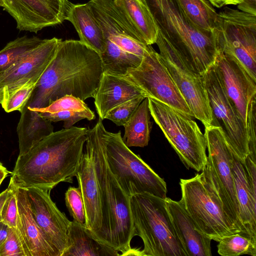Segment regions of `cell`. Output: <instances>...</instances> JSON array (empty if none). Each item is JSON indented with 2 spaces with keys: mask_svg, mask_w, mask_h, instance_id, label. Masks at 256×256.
<instances>
[{
  "mask_svg": "<svg viewBox=\"0 0 256 256\" xmlns=\"http://www.w3.org/2000/svg\"><path fill=\"white\" fill-rule=\"evenodd\" d=\"M103 72L98 53L80 40H62L26 104L40 109L66 95L94 98Z\"/></svg>",
  "mask_w": 256,
  "mask_h": 256,
  "instance_id": "1",
  "label": "cell"
},
{
  "mask_svg": "<svg viewBox=\"0 0 256 256\" xmlns=\"http://www.w3.org/2000/svg\"><path fill=\"white\" fill-rule=\"evenodd\" d=\"M87 134L88 128L74 126L54 132L18 156L10 180L17 187L50 191L62 182L72 183Z\"/></svg>",
  "mask_w": 256,
  "mask_h": 256,
  "instance_id": "2",
  "label": "cell"
},
{
  "mask_svg": "<svg viewBox=\"0 0 256 256\" xmlns=\"http://www.w3.org/2000/svg\"><path fill=\"white\" fill-rule=\"evenodd\" d=\"M158 30L177 51L187 66L202 76L218 52L213 33L202 30L188 18L177 0H142Z\"/></svg>",
  "mask_w": 256,
  "mask_h": 256,
  "instance_id": "3",
  "label": "cell"
},
{
  "mask_svg": "<svg viewBox=\"0 0 256 256\" xmlns=\"http://www.w3.org/2000/svg\"><path fill=\"white\" fill-rule=\"evenodd\" d=\"M98 120L94 129L96 169L101 198L102 243L120 252L134 255L130 242L136 236L130 206V197L122 190L108 164L101 139Z\"/></svg>",
  "mask_w": 256,
  "mask_h": 256,
  "instance_id": "4",
  "label": "cell"
},
{
  "mask_svg": "<svg viewBox=\"0 0 256 256\" xmlns=\"http://www.w3.org/2000/svg\"><path fill=\"white\" fill-rule=\"evenodd\" d=\"M136 235L144 244L141 256H187L173 226L165 199L148 193L130 196Z\"/></svg>",
  "mask_w": 256,
  "mask_h": 256,
  "instance_id": "5",
  "label": "cell"
},
{
  "mask_svg": "<svg viewBox=\"0 0 256 256\" xmlns=\"http://www.w3.org/2000/svg\"><path fill=\"white\" fill-rule=\"evenodd\" d=\"M102 121L100 118V130L106 161L124 192L130 197L148 193L166 199L167 188L164 180L125 144L120 131L108 132Z\"/></svg>",
  "mask_w": 256,
  "mask_h": 256,
  "instance_id": "6",
  "label": "cell"
},
{
  "mask_svg": "<svg viewBox=\"0 0 256 256\" xmlns=\"http://www.w3.org/2000/svg\"><path fill=\"white\" fill-rule=\"evenodd\" d=\"M148 100L150 116L182 164L188 169L202 171L207 162L206 142L193 117L156 100Z\"/></svg>",
  "mask_w": 256,
  "mask_h": 256,
  "instance_id": "7",
  "label": "cell"
},
{
  "mask_svg": "<svg viewBox=\"0 0 256 256\" xmlns=\"http://www.w3.org/2000/svg\"><path fill=\"white\" fill-rule=\"evenodd\" d=\"M180 185V202L200 232L217 242L224 236L240 234L226 214L202 172L190 178H181Z\"/></svg>",
  "mask_w": 256,
  "mask_h": 256,
  "instance_id": "8",
  "label": "cell"
},
{
  "mask_svg": "<svg viewBox=\"0 0 256 256\" xmlns=\"http://www.w3.org/2000/svg\"><path fill=\"white\" fill-rule=\"evenodd\" d=\"M204 134L208 154L202 172L222 204L226 214L242 234L232 168L234 151L220 127L206 126Z\"/></svg>",
  "mask_w": 256,
  "mask_h": 256,
  "instance_id": "9",
  "label": "cell"
},
{
  "mask_svg": "<svg viewBox=\"0 0 256 256\" xmlns=\"http://www.w3.org/2000/svg\"><path fill=\"white\" fill-rule=\"evenodd\" d=\"M213 34L218 50L236 60L256 81V15L224 6Z\"/></svg>",
  "mask_w": 256,
  "mask_h": 256,
  "instance_id": "10",
  "label": "cell"
},
{
  "mask_svg": "<svg viewBox=\"0 0 256 256\" xmlns=\"http://www.w3.org/2000/svg\"><path fill=\"white\" fill-rule=\"evenodd\" d=\"M164 65L184 99L194 118L206 126L212 117L202 76L194 74L177 51L158 30L156 43Z\"/></svg>",
  "mask_w": 256,
  "mask_h": 256,
  "instance_id": "11",
  "label": "cell"
},
{
  "mask_svg": "<svg viewBox=\"0 0 256 256\" xmlns=\"http://www.w3.org/2000/svg\"><path fill=\"white\" fill-rule=\"evenodd\" d=\"M202 77L212 114L211 125L222 129L234 153L242 162L248 154L246 125L226 95L213 66Z\"/></svg>",
  "mask_w": 256,
  "mask_h": 256,
  "instance_id": "12",
  "label": "cell"
},
{
  "mask_svg": "<svg viewBox=\"0 0 256 256\" xmlns=\"http://www.w3.org/2000/svg\"><path fill=\"white\" fill-rule=\"evenodd\" d=\"M126 76L146 96L193 117L188 106L154 48L140 64L128 68ZM194 118V117H193Z\"/></svg>",
  "mask_w": 256,
  "mask_h": 256,
  "instance_id": "13",
  "label": "cell"
},
{
  "mask_svg": "<svg viewBox=\"0 0 256 256\" xmlns=\"http://www.w3.org/2000/svg\"><path fill=\"white\" fill-rule=\"evenodd\" d=\"M85 144V150L76 177L84 206L86 229L90 236L102 243L101 198L96 169L94 127L88 129L87 140Z\"/></svg>",
  "mask_w": 256,
  "mask_h": 256,
  "instance_id": "14",
  "label": "cell"
},
{
  "mask_svg": "<svg viewBox=\"0 0 256 256\" xmlns=\"http://www.w3.org/2000/svg\"><path fill=\"white\" fill-rule=\"evenodd\" d=\"M88 3L104 37L121 49L144 58L153 48L142 41L113 0H90Z\"/></svg>",
  "mask_w": 256,
  "mask_h": 256,
  "instance_id": "15",
  "label": "cell"
},
{
  "mask_svg": "<svg viewBox=\"0 0 256 256\" xmlns=\"http://www.w3.org/2000/svg\"><path fill=\"white\" fill-rule=\"evenodd\" d=\"M3 8L14 18L20 30L37 33L66 20L68 0H2Z\"/></svg>",
  "mask_w": 256,
  "mask_h": 256,
  "instance_id": "16",
  "label": "cell"
},
{
  "mask_svg": "<svg viewBox=\"0 0 256 256\" xmlns=\"http://www.w3.org/2000/svg\"><path fill=\"white\" fill-rule=\"evenodd\" d=\"M24 189L36 224L59 256H62L69 246L68 231L72 221L52 200L50 190L37 188Z\"/></svg>",
  "mask_w": 256,
  "mask_h": 256,
  "instance_id": "17",
  "label": "cell"
},
{
  "mask_svg": "<svg viewBox=\"0 0 256 256\" xmlns=\"http://www.w3.org/2000/svg\"><path fill=\"white\" fill-rule=\"evenodd\" d=\"M62 39H44L0 76V104L28 82L38 80Z\"/></svg>",
  "mask_w": 256,
  "mask_h": 256,
  "instance_id": "18",
  "label": "cell"
},
{
  "mask_svg": "<svg viewBox=\"0 0 256 256\" xmlns=\"http://www.w3.org/2000/svg\"><path fill=\"white\" fill-rule=\"evenodd\" d=\"M213 66L228 98L246 125L250 104L256 97V81L236 60L220 51Z\"/></svg>",
  "mask_w": 256,
  "mask_h": 256,
  "instance_id": "19",
  "label": "cell"
},
{
  "mask_svg": "<svg viewBox=\"0 0 256 256\" xmlns=\"http://www.w3.org/2000/svg\"><path fill=\"white\" fill-rule=\"evenodd\" d=\"M16 194L18 214L15 231L24 256H59L34 219L26 190L16 186Z\"/></svg>",
  "mask_w": 256,
  "mask_h": 256,
  "instance_id": "20",
  "label": "cell"
},
{
  "mask_svg": "<svg viewBox=\"0 0 256 256\" xmlns=\"http://www.w3.org/2000/svg\"><path fill=\"white\" fill-rule=\"evenodd\" d=\"M138 97L146 98L126 75L103 72L94 98L96 112L99 118L104 120L114 108Z\"/></svg>",
  "mask_w": 256,
  "mask_h": 256,
  "instance_id": "21",
  "label": "cell"
},
{
  "mask_svg": "<svg viewBox=\"0 0 256 256\" xmlns=\"http://www.w3.org/2000/svg\"><path fill=\"white\" fill-rule=\"evenodd\" d=\"M166 208L187 256H212V240L200 232L180 200L166 197Z\"/></svg>",
  "mask_w": 256,
  "mask_h": 256,
  "instance_id": "22",
  "label": "cell"
},
{
  "mask_svg": "<svg viewBox=\"0 0 256 256\" xmlns=\"http://www.w3.org/2000/svg\"><path fill=\"white\" fill-rule=\"evenodd\" d=\"M232 168L238 204L242 234L250 238L256 244V193L252 188L242 162L234 152Z\"/></svg>",
  "mask_w": 256,
  "mask_h": 256,
  "instance_id": "23",
  "label": "cell"
},
{
  "mask_svg": "<svg viewBox=\"0 0 256 256\" xmlns=\"http://www.w3.org/2000/svg\"><path fill=\"white\" fill-rule=\"evenodd\" d=\"M66 20L74 26L80 42L99 54L104 52L106 42L104 32L88 2L76 4H71Z\"/></svg>",
  "mask_w": 256,
  "mask_h": 256,
  "instance_id": "24",
  "label": "cell"
},
{
  "mask_svg": "<svg viewBox=\"0 0 256 256\" xmlns=\"http://www.w3.org/2000/svg\"><path fill=\"white\" fill-rule=\"evenodd\" d=\"M32 110L51 122L63 121L66 129L72 128L82 120H92L96 118L94 112L84 101L72 95H66L46 108Z\"/></svg>",
  "mask_w": 256,
  "mask_h": 256,
  "instance_id": "25",
  "label": "cell"
},
{
  "mask_svg": "<svg viewBox=\"0 0 256 256\" xmlns=\"http://www.w3.org/2000/svg\"><path fill=\"white\" fill-rule=\"evenodd\" d=\"M16 132L19 143L18 156L25 154L36 144L54 132L52 122L26 104L20 111Z\"/></svg>",
  "mask_w": 256,
  "mask_h": 256,
  "instance_id": "26",
  "label": "cell"
},
{
  "mask_svg": "<svg viewBox=\"0 0 256 256\" xmlns=\"http://www.w3.org/2000/svg\"><path fill=\"white\" fill-rule=\"evenodd\" d=\"M142 41L152 45L156 43L158 28L142 0H113Z\"/></svg>",
  "mask_w": 256,
  "mask_h": 256,
  "instance_id": "27",
  "label": "cell"
},
{
  "mask_svg": "<svg viewBox=\"0 0 256 256\" xmlns=\"http://www.w3.org/2000/svg\"><path fill=\"white\" fill-rule=\"evenodd\" d=\"M68 249L62 256H118L116 250L97 241L87 232L85 226L72 221L68 231Z\"/></svg>",
  "mask_w": 256,
  "mask_h": 256,
  "instance_id": "28",
  "label": "cell"
},
{
  "mask_svg": "<svg viewBox=\"0 0 256 256\" xmlns=\"http://www.w3.org/2000/svg\"><path fill=\"white\" fill-rule=\"evenodd\" d=\"M150 116L148 100L146 98L124 126L122 140L128 147L144 148L148 146L152 128Z\"/></svg>",
  "mask_w": 256,
  "mask_h": 256,
  "instance_id": "29",
  "label": "cell"
},
{
  "mask_svg": "<svg viewBox=\"0 0 256 256\" xmlns=\"http://www.w3.org/2000/svg\"><path fill=\"white\" fill-rule=\"evenodd\" d=\"M106 48L100 55L103 71L125 76L128 68L138 66L143 58L128 52L106 38Z\"/></svg>",
  "mask_w": 256,
  "mask_h": 256,
  "instance_id": "30",
  "label": "cell"
},
{
  "mask_svg": "<svg viewBox=\"0 0 256 256\" xmlns=\"http://www.w3.org/2000/svg\"><path fill=\"white\" fill-rule=\"evenodd\" d=\"M190 21L200 30L213 33L218 12L208 0H177Z\"/></svg>",
  "mask_w": 256,
  "mask_h": 256,
  "instance_id": "31",
  "label": "cell"
},
{
  "mask_svg": "<svg viewBox=\"0 0 256 256\" xmlns=\"http://www.w3.org/2000/svg\"><path fill=\"white\" fill-rule=\"evenodd\" d=\"M42 40L35 36H24L8 43L0 50V76Z\"/></svg>",
  "mask_w": 256,
  "mask_h": 256,
  "instance_id": "32",
  "label": "cell"
},
{
  "mask_svg": "<svg viewBox=\"0 0 256 256\" xmlns=\"http://www.w3.org/2000/svg\"><path fill=\"white\" fill-rule=\"evenodd\" d=\"M218 242V252L220 256L248 254L256 256V244L250 238L240 233L224 236Z\"/></svg>",
  "mask_w": 256,
  "mask_h": 256,
  "instance_id": "33",
  "label": "cell"
},
{
  "mask_svg": "<svg viewBox=\"0 0 256 256\" xmlns=\"http://www.w3.org/2000/svg\"><path fill=\"white\" fill-rule=\"evenodd\" d=\"M65 202L73 221L85 226L86 213L80 188L70 186L65 192Z\"/></svg>",
  "mask_w": 256,
  "mask_h": 256,
  "instance_id": "34",
  "label": "cell"
},
{
  "mask_svg": "<svg viewBox=\"0 0 256 256\" xmlns=\"http://www.w3.org/2000/svg\"><path fill=\"white\" fill-rule=\"evenodd\" d=\"M38 80L28 82L20 88L12 92L1 104L6 112L20 111L26 104Z\"/></svg>",
  "mask_w": 256,
  "mask_h": 256,
  "instance_id": "35",
  "label": "cell"
},
{
  "mask_svg": "<svg viewBox=\"0 0 256 256\" xmlns=\"http://www.w3.org/2000/svg\"><path fill=\"white\" fill-rule=\"evenodd\" d=\"M145 98H136L118 106L108 113L104 119L112 121L118 126H124Z\"/></svg>",
  "mask_w": 256,
  "mask_h": 256,
  "instance_id": "36",
  "label": "cell"
},
{
  "mask_svg": "<svg viewBox=\"0 0 256 256\" xmlns=\"http://www.w3.org/2000/svg\"><path fill=\"white\" fill-rule=\"evenodd\" d=\"M8 187L9 192L0 212L2 221L9 228L16 230L18 214L16 186L10 180Z\"/></svg>",
  "mask_w": 256,
  "mask_h": 256,
  "instance_id": "37",
  "label": "cell"
},
{
  "mask_svg": "<svg viewBox=\"0 0 256 256\" xmlns=\"http://www.w3.org/2000/svg\"><path fill=\"white\" fill-rule=\"evenodd\" d=\"M256 97L253 98L248 112L246 130L248 154H256Z\"/></svg>",
  "mask_w": 256,
  "mask_h": 256,
  "instance_id": "38",
  "label": "cell"
},
{
  "mask_svg": "<svg viewBox=\"0 0 256 256\" xmlns=\"http://www.w3.org/2000/svg\"><path fill=\"white\" fill-rule=\"evenodd\" d=\"M0 256H24L16 231L10 228L6 240L0 246Z\"/></svg>",
  "mask_w": 256,
  "mask_h": 256,
  "instance_id": "39",
  "label": "cell"
},
{
  "mask_svg": "<svg viewBox=\"0 0 256 256\" xmlns=\"http://www.w3.org/2000/svg\"><path fill=\"white\" fill-rule=\"evenodd\" d=\"M240 10L256 15V0H244L238 5Z\"/></svg>",
  "mask_w": 256,
  "mask_h": 256,
  "instance_id": "40",
  "label": "cell"
},
{
  "mask_svg": "<svg viewBox=\"0 0 256 256\" xmlns=\"http://www.w3.org/2000/svg\"><path fill=\"white\" fill-rule=\"evenodd\" d=\"M244 0H208L210 4L217 8H221L228 5H238Z\"/></svg>",
  "mask_w": 256,
  "mask_h": 256,
  "instance_id": "41",
  "label": "cell"
},
{
  "mask_svg": "<svg viewBox=\"0 0 256 256\" xmlns=\"http://www.w3.org/2000/svg\"><path fill=\"white\" fill-rule=\"evenodd\" d=\"M9 228L7 224L2 221L0 216V246L6 240L8 233Z\"/></svg>",
  "mask_w": 256,
  "mask_h": 256,
  "instance_id": "42",
  "label": "cell"
},
{
  "mask_svg": "<svg viewBox=\"0 0 256 256\" xmlns=\"http://www.w3.org/2000/svg\"><path fill=\"white\" fill-rule=\"evenodd\" d=\"M9 188L5 190L2 192L0 194V214L2 210V208L3 205L8 197V192H9Z\"/></svg>",
  "mask_w": 256,
  "mask_h": 256,
  "instance_id": "43",
  "label": "cell"
},
{
  "mask_svg": "<svg viewBox=\"0 0 256 256\" xmlns=\"http://www.w3.org/2000/svg\"><path fill=\"white\" fill-rule=\"evenodd\" d=\"M10 172L0 162V185Z\"/></svg>",
  "mask_w": 256,
  "mask_h": 256,
  "instance_id": "44",
  "label": "cell"
},
{
  "mask_svg": "<svg viewBox=\"0 0 256 256\" xmlns=\"http://www.w3.org/2000/svg\"><path fill=\"white\" fill-rule=\"evenodd\" d=\"M4 3L2 0H0V7H3Z\"/></svg>",
  "mask_w": 256,
  "mask_h": 256,
  "instance_id": "45",
  "label": "cell"
}]
</instances>
